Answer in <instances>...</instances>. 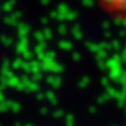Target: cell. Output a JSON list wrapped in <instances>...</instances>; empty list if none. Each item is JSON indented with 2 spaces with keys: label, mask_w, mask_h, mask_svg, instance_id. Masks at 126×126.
<instances>
[{
  "label": "cell",
  "mask_w": 126,
  "mask_h": 126,
  "mask_svg": "<svg viewBox=\"0 0 126 126\" xmlns=\"http://www.w3.org/2000/svg\"><path fill=\"white\" fill-rule=\"evenodd\" d=\"M97 7L110 18L126 20V0H94Z\"/></svg>",
  "instance_id": "cell-1"
}]
</instances>
